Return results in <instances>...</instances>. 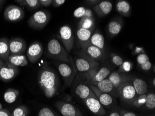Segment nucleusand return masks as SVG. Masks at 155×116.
<instances>
[{
	"label": "nucleus",
	"instance_id": "nucleus-21",
	"mask_svg": "<svg viewBox=\"0 0 155 116\" xmlns=\"http://www.w3.org/2000/svg\"><path fill=\"white\" fill-rule=\"evenodd\" d=\"M8 62L15 67H24L28 64V61L26 56L23 55H9Z\"/></svg>",
	"mask_w": 155,
	"mask_h": 116
},
{
	"label": "nucleus",
	"instance_id": "nucleus-20",
	"mask_svg": "<svg viewBox=\"0 0 155 116\" xmlns=\"http://www.w3.org/2000/svg\"><path fill=\"white\" fill-rule=\"evenodd\" d=\"M90 85H94L104 93H108L111 92L115 88L111 82L108 79H104L101 81L93 83Z\"/></svg>",
	"mask_w": 155,
	"mask_h": 116
},
{
	"label": "nucleus",
	"instance_id": "nucleus-8",
	"mask_svg": "<svg viewBox=\"0 0 155 116\" xmlns=\"http://www.w3.org/2000/svg\"><path fill=\"white\" fill-rule=\"evenodd\" d=\"M18 72V67L6 62L0 68V80L5 82L11 81L16 76Z\"/></svg>",
	"mask_w": 155,
	"mask_h": 116
},
{
	"label": "nucleus",
	"instance_id": "nucleus-35",
	"mask_svg": "<svg viewBox=\"0 0 155 116\" xmlns=\"http://www.w3.org/2000/svg\"><path fill=\"white\" fill-rule=\"evenodd\" d=\"M133 67V65L130 62L125 61L120 66L119 71L122 72H129L131 70Z\"/></svg>",
	"mask_w": 155,
	"mask_h": 116
},
{
	"label": "nucleus",
	"instance_id": "nucleus-37",
	"mask_svg": "<svg viewBox=\"0 0 155 116\" xmlns=\"http://www.w3.org/2000/svg\"><path fill=\"white\" fill-rule=\"evenodd\" d=\"M110 57H111V61L116 66H120L123 63V60L119 56L114 54H112V55L111 54Z\"/></svg>",
	"mask_w": 155,
	"mask_h": 116
},
{
	"label": "nucleus",
	"instance_id": "nucleus-38",
	"mask_svg": "<svg viewBox=\"0 0 155 116\" xmlns=\"http://www.w3.org/2000/svg\"><path fill=\"white\" fill-rule=\"evenodd\" d=\"M137 61L138 64L141 65L147 61H149L150 59L148 56L145 54H141L138 55L137 58Z\"/></svg>",
	"mask_w": 155,
	"mask_h": 116
},
{
	"label": "nucleus",
	"instance_id": "nucleus-19",
	"mask_svg": "<svg viewBox=\"0 0 155 116\" xmlns=\"http://www.w3.org/2000/svg\"><path fill=\"white\" fill-rule=\"evenodd\" d=\"M117 11L120 15L125 17H128L131 14V6L126 1H118L116 6Z\"/></svg>",
	"mask_w": 155,
	"mask_h": 116
},
{
	"label": "nucleus",
	"instance_id": "nucleus-10",
	"mask_svg": "<svg viewBox=\"0 0 155 116\" xmlns=\"http://www.w3.org/2000/svg\"><path fill=\"white\" fill-rule=\"evenodd\" d=\"M56 107L63 116H83L80 110L71 104L58 101L55 104Z\"/></svg>",
	"mask_w": 155,
	"mask_h": 116
},
{
	"label": "nucleus",
	"instance_id": "nucleus-16",
	"mask_svg": "<svg viewBox=\"0 0 155 116\" xmlns=\"http://www.w3.org/2000/svg\"><path fill=\"white\" fill-rule=\"evenodd\" d=\"M94 12L99 16H104L107 15L112 9V4L108 1H104L96 4L93 8Z\"/></svg>",
	"mask_w": 155,
	"mask_h": 116
},
{
	"label": "nucleus",
	"instance_id": "nucleus-44",
	"mask_svg": "<svg viewBox=\"0 0 155 116\" xmlns=\"http://www.w3.org/2000/svg\"><path fill=\"white\" fill-rule=\"evenodd\" d=\"M87 2H88L89 3H90L91 5H96L97 3H98L99 2V1H87Z\"/></svg>",
	"mask_w": 155,
	"mask_h": 116
},
{
	"label": "nucleus",
	"instance_id": "nucleus-23",
	"mask_svg": "<svg viewBox=\"0 0 155 116\" xmlns=\"http://www.w3.org/2000/svg\"><path fill=\"white\" fill-rule=\"evenodd\" d=\"M122 22L119 19L111 21L108 25V31L110 35L116 36L119 34L122 30Z\"/></svg>",
	"mask_w": 155,
	"mask_h": 116
},
{
	"label": "nucleus",
	"instance_id": "nucleus-36",
	"mask_svg": "<svg viewBox=\"0 0 155 116\" xmlns=\"http://www.w3.org/2000/svg\"><path fill=\"white\" fill-rule=\"evenodd\" d=\"M139 96L137 99L133 100V104L137 106H141L143 104H145V100L147 95L146 94L139 95Z\"/></svg>",
	"mask_w": 155,
	"mask_h": 116
},
{
	"label": "nucleus",
	"instance_id": "nucleus-15",
	"mask_svg": "<svg viewBox=\"0 0 155 116\" xmlns=\"http://www.w3.org/2000/svg\"><path fill=\"white\" fill-rule=\"evenodd\" d=\"M89 88L94 92L101 104L105 106L110 105L113 102L112 98L108 93H104L94 85H90Z\"/></svg>",
	"mask_w": 155,
	"mask_h": 116
},
{
	"label": "nucleus",
	"instance_id": "nucleus-33",
	"mask_svg": "<svg viewBox=\"0 0 155 116\" xmlns=\"http://www.w3.org/2000/svg\"><path fill=\"white\" fill-rule=\"evenodd\" d=\"M145 104L149 109H154L155 108V94L154 93H150L147 95Z\"/></svg>",
	"mask_w": 155,
	"mask_h": 116
},
{
	"label": "nucleus",
	"instance_id": "nucleus-47",
	"mask_svg": "<svg viewBox=\"0 0 155 116\" xmlns=\"http://www.w3.org/2000/svg\"><path fill=\"white\" fill-rule=\"evenodd\" d=\"M4 1H2V0H0V8L1 7L2 5V3L4 2Z\"/></svg>",
	"mask_w": 155,
	"mask_h": 116
},
{
	"label": "nucleus",
	"instance_id": "nucleus-41",
	"mask_svg": "<svg viewBox=\"0 0 155 116\" xmlns=\"http://www.w3.org/2000/svg\"><path fill=\"white\" fill-rule=\"evenodd\" d=\"M65 2H66L65 0H53L52 4L54 7L57 8L63 5L65 3Z\"/></svg>",
	"mask_w": 155,
	"mask_h": 116
},
{
	"label": "nucleus",
	"instance_id": "nucleus-1",
	"mask_svg": "<svg viewBox=\"0 0 155 116\" xmlns=\"http://www.w3.org/2000/svg\"><path fill=\"white\" fill-rule=\"evenodd\" d=\"M39 85L48 98H51L57 91L56 77L54 71L44 64L39 71L38 77Z\"/></svg>",
	"mask_w": 155,
	"mask_h": 116
},
{
	"label": "nucleus",
	"instance_id": "nucleus-42",
	"mask_svg": "<svg viewBox=\"0 0 155 116\" xmlns=\"http://www.w3.org/2000/svg\"><path fill=\"white\" fill-rule=\"evenodd\" d=\"M0 116H11L10 112L6 109L0 110Z\"/></svg>",
	"mask_w": 155,
	"mask_h": 116
},
{
	"label": "nucleus",
	"instance_id": "nucleus-50",
	"mask_svg": "<svg viewBox=\"0 0 155 116\" xmlns=\"http://www.w3.org/2000/svg\"></svg>",
	"mask_w": 155,
	"mask_h": 116
},
{
	"label": "nucleus",
	"instance_id": "nucleus-32",
	"mask_svg": "<svg viewBox=\"0 0 155 116\" xmlns=\"http://www.w3.org/2000/svg\"><path fill=\"white\" fill-rule=\"evenodd\" d=\"M28 113V110L27 106L21 105L13 111L11 116H27Z\"/></svg>",
	"mask_w": 155,
	"mask_h": 116
},
{
	"label": "nucleus",
	"instance_id": "nucleus-28",
	"mask_svg": "<svg viewBox=\"0 0 155 116\" xmlns=\"http://www.w3.org/2000/svg\"><path fill=\"white\" fill-rule=\"evenodd\" d=\"M110 73V70L108 68L103 67L97 74H95L94 77L91 78V81L90 85L93 83L101 81L105 79L109 75Z\"/></svg>",
	"mask_w": 155,
	"mask_h": 116
},
{
	"label": "nucleus",
	"instance_id": "nucleus-12",
	"mask_svg": "<svg viewBox=\"0 0 155 116\" xmlns=\"http://www.w3.org/2000/svg\"><path fill=\"white\" fill-rule=\"evenodd\" d=\"M79 56L75 61V66L77 70L80 72H88L97 68L99 63L91 61L86 58Z\"/></svg>",
	"mask_w": 155,
	"mask_h": 116
},
{
	"label": "nucleus",
	"instance_id": "nucleus-14",
	"mask_svg": "<svg viewBox=\"0 0 155 116\" xmlns=\"http://www.w3.org/2000/svg\"><path fill=\"white\" fill-rule=\"evenodd\" d=\"M83 100L87 107L93 113L101 116L106 113L105 110L97 98L90 97Z\"/></svg>",
	"mask_w": 155,
	"mask_h": 116
},
{
	"label": "nucleus",
	"instance_id": "nucleus-25",
	"mask_svg": "<svg viewBox=\"0 0 155 116\" xmlns=\"http://www.w3.org/2000/svg\"><path fill=\"white\" fill-rule=\"evenodd\" d=\"M133 85L136 93L138 95L145 94L148 91V86L145 81L139 78L135 79Z\"/></svg>",
	"mask_w": 155,
	"mask_h": 116
},
{
	"label": "nucleus",
	"instance_id": "nucleus-9",
	"mask_svg": "<svg viewBox=\"0 0 155 116\" xmlns=\"http://www.w3.org/2000/svg\"><path fill=\"white\" fill-rule=\"evenodd\" d=\"M74 65L72 67L70 65L65 63L60 64L58 65V69L60 74L64 79L65 83L68 85L72 84L76 73Z\"/></svg>",
	"mask_w": 155,
	"mask_h": 116
},
{
	"label": "nucleus",
	"instance_id": "nucleus-29",
	"mask_svg": "<svg viewBox=\"0 0 155 116\" xmlns=\"http://www.w3.org/2000/svg\"><path fill=\"white\" fill-rule=\"evenodd\" d=\"M74 16L75 18L81 19L84 17H93V14L91 9L80 7L74 11Z\"/></svg>",
	"mask_w": 155,
	"mask_h": 116
},
{
	"label": "nucleus",
	"instance_id": "nucleus-49",
	"mask_svg": "<svg viewBox=\"0 0 155 116\" xmlns=\"http://www.w3.org/2000/svg\"><path fill=\"white\" fill-rule=\"evenodd\" d=\"M3 109H2V105L0 103V110H1Z\"/></svg>",
	"mask_w": 155,
	"mask_h": 116
},
{
	"label": "nucleus",
	"instance_id": "nucleus-26",
	"mask_svg": "<svg viewBox=\"0 0 155 116\" xmlns=\"http://www.w3.org/2000/svg\"><path fill=\"white\" fill-rule=\"evenodd\" d=\"M15 2L30 10H35L41 7L39 0H16Z\"/></svg>",
	"mask_w": 155,
	"mask_h": 116
},
{
	"label": "nucleus",
	"instance_id": "nucleus-31",
	"mask_svg": "<svg viewBox=\"0 0 155 116\" xmlns=\"http://www.w3.org/2000/svg\"><path fill=\"white\" fill-rule=\"evenodd\" d=\"M108 79L111 82L115 88H118L119 86L123 83V79L121 76L117 72H113L109 76Z\"/></svg>",
	"mask_w": 155,
	"mask_h": 116
},
{
	"label": "nucleus",
	"instance_id": "nucleus-22",
	"mask_svg": "<svg viewBox=\"0 0 155 116\" xmlns=\"http://www.w3.org/2000/svg\"><path fill=\"white\" fill-rule=\"evenodd\" d=\"M93 30H88L83 28H78L77 31V36L81 45L88 42L91 36Z\"/></svg>",
	"mask_w": 155,
	"mask_h": 116
},
{
	"label": "nucleus",
	"instance_id": "nucleus-30",
	"mask_svg": "<svg viewBox=\"0 0 155 116\" xmlns=\"http://www.w3.org/2000/svg\"><path fill=\"white\" fill-rule=\"evenodd\" d=\"M95 25L94 17H84L81 19L78 25V28H83L93 30Z\"/></svg>",
	"mask_w": 155,
	"mask_h": 116
},
{
	"label": "nucleus",
	"instance_id": "nucleus-5",
	"mask_svg": "<svg viewBox=\"0 0 155 116\" xmlns=\"http://www.w3.org/2000/svg\"><path fill=\"white\" fill-rule=\"evenodd\" d=\"M81 52L88 59L97 62L101 60L103 55V52L101 49L92 45L89 42L82 45Z\"/></svg>",
	"mask_w": 155,
	"mask_h": 116
},
{
	"label": "nucleus",
	"instance_id": "nucleus-13",
	"mask_svg": "<svg viewBox=\"0 0 155 116\" xmlns=\"http://www.w3.org/2000/svg\"><path fill=\"white\" fill-rule=\"evenodd\" d=\"M123 83L118 88L119 95L122 99L127 102L134 100L137 93L133 85L129 83Z\"/></svg>",
	"mask_w": 155,
	"mask_h": 116
},
{
	"label": "nucleus",
	"instance_id": "nucleus-4",
	"mask_svg": "<svg viewBox=\"0 0 155 116\" xmlns=\"http://www.w3.org/2000/svg\"><path fill=\"white\" fill-rule=\"evenodd\" d=\"M59 38L68 53L74 48V40L72 29L68 25L62 26L59 30Z\"/></svg>",
	"mask_w": 155,
	"mask_h": 116
},
{
	"label": "nucleus",
	"instance_id": "nucleus-24",
	"mask_svg": "<svg viewBox=\"0 0 155 116\" xmlns=\"http://www.w3.org/2000/svg\"><path fill=\"white\" fill-rule=\"evenodd\" d=\"M90 43L92 45L101 49L104 52V38L103 35L98 32H95L91 35Z\"/></svg>",
	"mask_w": 155,
	"mask_h": 116
},
{
	"label": "nucleus",
	"instance_id": "nucleus-2",
	"mask_svg": "<svg viewBox=\"0 0 155 116\" xmlns=\"http://www.w3.org/2000/svg\"><path fill=\"white\" fill-rule=\"evenodd\" d=\"M47 55L49 58L65 63H71L72 61V57L67 52L64 47L55 39H51L48 42Z\"/></svg>",
	"mask_w": 155,
	"mask_h": 116
},
{
	"label": "nucleus",
	"instance_id": "nucleus-45",
	"mask_svg": "<svg viewBox=\"0 0 155 116\" xmlns=\"http://www.w3.org/2000/svg\"><path fill=\"white\" fill-rule=\"evenodd\" d=\"M110 116H120V115L117 112H114L111 113L110 115Z\"/></svg>",
	"mask_w": 155,
	"mask_h": 116
},
{
	"label": "nucleus",
	"instance_id": "nucleus-11",
	"mask_svg": "<svg viewBox=\"0 0 155 116\" xmlns=\"http://www.w3.org/2000/svg\"><path fill=\"white\" fill-rule=\"evenodd\" d=\"M10 55H23L26 52L27 44L22 38L15 37L9 41Z\"/></svg>",
	"mask_w": 155,
	"mask_h": 116
},
{
	"label": "nucleus",
	"instance_id": "nucleus-17",
	"mask_svg": "<svg viewBox=\"0 0 155 116\" xmlns=\"http://www.w3.org/2000/svg\"><path fill=\"white\" fill-rule=\"evenodd\" d=\"M75 92L80 98L83 100L90 97L97 98L89 87L82 84L77 86Z\"/></svg>",
	"mask_w": 155,
	"mask_h": 116
},
{
	"label": "nucleus",
	"instance_id": "nucleus-7",
	"mask_svg": "<svg viewBox=\"0 0 155 116\" xmlns=\"http://www.w3.org/2000/svg\"><path fill=\"white\" fill-rule=\"evenodd\" d=\"M43 46L41 42L35 41L28 48L27 56L32 63L37 62L41 57L43 53Z\"/></svg>",
	"mask_w": 155,
	"mask_h": 116
},
{
	"label": "nucleus",
	"instance_id": "nucleus-6",
	"mask_svg": "<svg viewBox=\"0 0 155 116\" xmlns=\"http://www.w3.org/2000/svg\"><path fill=\"white\" fill-rule=\"evenodd\" d=\"M25 12L22 8L16 5H10L6 7L4 11V19L10 22H16L24 18Z\"/></svg>",
	"mask_w": 155,
	"mask_h": 116
},
{
	"label": "nucleus",
	"instance_id": "nucleus-18",
	"mask_svg": "<svg viewBox=\"0 0 155 116\" xmlns=\"http://www.w3.org/2000/svg\"><path fill=\"white\" fill-rule=\"evenodd\" d=\"M9 39L7 38H0V59L5 62L8 61L10 55Z\"/></svg>",
	"mask_w": 155,
	"mask_h": 116
},
{
	"label": "nucleus",
	"instance_id": "nucleus-40",
	"mask_svg": "<svg viewBox=\"0 0 155 116\" xmlns=\"http://www.w3.org/2000/svg\"><path fill=\"white\" fill-rule=\"evenodd\" d=\"M151 63L150 61H147L145 62L144 63L141 65V68L144 71H148L151 68Z\"/></svg>",
	"mask_w": 155,
	"mask_h": 116
},
{
	"label": "nucleus",
	"instance_id": "nucleus-3",
	"mask_svg": "<svg viewBox=\"0 0 155 116\" xmlns=\"http://www.w3.org/2000/svg\"><path fill=\"white\" fill-rule=\"evenodd\" d=\"M51 18V14L48 10H41L34 13L28 20V25L35 29L40 30L46 27Z\"/></svg>",
	"mask_w": 155,
	"mask_h": 116
},
{
	"label": "nucleus",
	"instance_id": "nucleus-39",
	"mask_svg": "<svg viewBox=\"0 0 155 116\" xmlns=\"http://www.w3.org/2000/svg\"><path fill=\"white\" fill-rule=\"evenodd\" d=\"M39 2L41 6L48 7L52 5L53 0H39Z\"/></svg>",
	"mask_w": 155,
	"mask_h": 116
},
{
	"label": "nucleus",
	"instance_id": "nucleus-48",
	"mask_svg": "<svg viewBox=\"0 0 155 116\" xmlns=\"http://www.w3.org/2000/svg\"><path fill=\"white\" fill-rule=\"evenodd\" d=\"M152 83H153V85L154 86L155 85V78H154V79H153V82H152Z\"/></svg>",
	"mask_w": 155,
	"mask_h": 116
},
{
	"label": "nucleus",
	"instance_id": "nucleus-46",
	"mask_svg": "<svg viewBox=\"0 0 155 116\" xmlns=\"http://www.w3.org/2000/svg\"><path fill=\"white\" fill-rule=\"evenodd\" d=\"M4 63H5V62H4V61H2V59H0V68H1V67L3 66Z\"/></svg>",
	"mask_w": 155,
	"mask_h": 116
},
{
	"label": "nucleus",
	"instance_id": "nucleus-34",
	"mask_svg": "<svg viewBox=\"0 0 155 116\" xmlns=\"http://www.w3.org/2000/svg\"><path fill=\"white\" fill-rule=\"evenodd\" d=\"M38 116H58L49 108L44 107L39 111Z\"/></svg>",
	"mask_w": 155,
	"mask_h": 116
},
{
	"label": "nucleus",
	"instance_id": "nucleus-43",
	"mask_svg": "<svg viewBox=\"0 0 155 116\" xmlns=\"http://www.w3.org/2000/svg\"><path fill=\"white\" fill-rule=\"evenodd\" d=\"M122 114V113H121ZM122 116H137L135 113L132 112H124L123 114H122Z\"/></svg>",
	"mask_w": 155,
	"mask_h": 116
},
{
	"label": "nucleus",
	"instance_id": "nucleus-27",
	"mask_svg": "<svg viewBox=\"0 0 155 116\" xmlns=\"http://www.w3.org/2000/svg\"><path fill=\"white\" fill-rule=\"evenodd\" d=\"M19 91L18 90L13 88L7 89L4 94V100L8 103L11 104L15 102L19 95Z\"/></svg>",
	"mask_w": 155,
	"mask_h": 116
}]
</instances>
